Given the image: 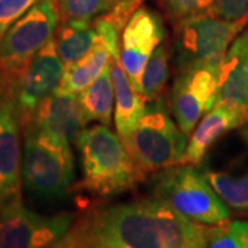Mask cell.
<instances>
[{"label": "cell", "instance_id": "14", "mask_svg": "<svg viewBox=\"0 0 248 248\" xmlns=\"http://www.w3.org/2000/svg\"><path fill=\"white\" fill-rule=\"evenodd\" d=\"M28 123L72 143L87 128L89 120L76 94L57 90L39 104Z\"/></svg>", "mask_w": 248, "mask_h": 248}, {"label": "cell", "instance_id": "5", "mask_svg": "<svg viewBox=\"0 0 248 248\" xmlns=\"http://www.w3.org/2000/svg\"><path fill=\"white\" fill-rule=\"evenodd\" d=\"M247 25L248 17L228 21L213 14L189 18L177 24L172 43L177 72L192 68L219 72L228 48Z\"/></svg>", "mask_w": 248, "mask_h": 248}, {"label": "cell", "instance_id": "25", "mask_svg": "<svg viewBox=\"0 0 248 248\" xmlns=\"http://www.w3.org/2000/svg\"><path fill=\"white\" fill-rule=\"evenodd\" d=\"M37 0H0V40Z\"/></svg>", "mask_w": 248, "mask_h": 248}, {"label": "cell", "instance_id": "24", "mask_svg": "<svg viewBox=\"0 0 248 248\" xmlns=\"http://www.w3.org/2000/svg\"><path fill=\"white\" fill-rule=\"evenodd\" d=\"M160 7L175 25L204 14H211L214 0H157Z\"/></svg>", "mask_w": 248, "mask_h": 248}, {"label": "cell", "instance_id": "9", "mask_svg": "<svg viewBox=\"0 0 248 248\" xmlns=\"http://www.w3.org/2000/svg\"><path fill=\"white\" fill-rule=\"evenodd\" d=\"M76 214L40 215L25 207L22 199L0 208V248H55L69 232Z\"/></svg>", "mask_w": 248, "mask_h": 248}, {"label": "cell", "instance_id": "8", "mask_svg": "<svg viewBox=\"0 0 248 248\" xmlns=\"http://www.w3.org/2000/svg\"><path fill=\"white\" fill-rule=\"evenodd\" d=\"M197 167L229 210L248 213V123L215 142Z\"/></svg>", "mask_w": 248, "mask_h": 248}, {"label": "cell", "instance_id": "17", "mask_svg": "<svg viewBox=\"0 0 248 248\" xmlns=\"http://www.w3.org/2000/svg\"><path fill=\"white\" fill-rule=\"evenodd\" d=\"M112 60L109 63L110 78L115 89V125L123 143L137 128L143 116L146 101L134 89L133 83L120 61V43L110 47Z\"/></svg>", "mask_w": 248, "mask_h": 248}, {"label": "cell", "instance_id": "28", "mask_svg": "<svg viewBox=\"0 0 248 248\" xmlns=\"http://www.w3.org/2000/svg\"><path fill=\"white\" fill-rule=\"evenodd\" d=\"M4 94H7V90H6V84H4L3 72H1V68H0V97H3Z\"/></svg>", "mask_w": 248, "mask_h": 248}, {"label": "cell", "instance_id": "11", "mask_svg": "<svg viewBox=\"0 0 248 248\" xmlns=\"http://www.w3.org/2000/svg\"><path fill=\"white\" fill-rule=\"evenodd\" d=\"M217 94V71L192 68L178 72L171 89V113L186 135H190L203 116L215 107Z\"/></svg>", "mask_w": 248, "mask_h": 248}, {"label": "cell", "instance_id": "4", "mask_svg": "<svg viewBox=\"0 0 248 248\" xmlns=\"http://www.w3.org/2000/svg\"><path fill=\"white\" fill-rule=\"evenodd\" d=\"M153 197L177 213L202 225L228 221L231 210L205 179L197 166L175 164L155 171L151 178Z\"/></svg>", "mask_w": 248, "mask_h": 248}, {"label": "cell", "instance_id": "20", "mask_svg": "<svg viewBox=\"0 0 248 248\" xmlns=\"http://www.w3.org/2000/svg\"><path fill=\"white\" fill-rule=\"evenodd\" d=\"M78 97L89 123L97 122L109 127L115 117V89L109 66Z\"/></svg>", "mask_w": 248, "mask_h": 248}, {"label": "cell", "instance_id": "13", "mask_svg": "<svg viewBox=\"0 0 248 248\" xmlns=\"http://www.w3.org/2000/svg\"><path fill=\"white\" fill-rule=\"evenodd\" d=\"M17 107L10 94L0 97V208L22 199V138Z\"/></svg>", "mask_w": 248, "mask_h": 248}, {"label": "cell", "instance_id": "27", "mask_svg": "<svg viewBox=\"0 0 248 248\" xmlns=\"http://www.w3.org/2000/svg\"><path fill=\"white\" fill-rule=\"evenodd\" d=\"M142 1L143 0H117L115 7L107 13V16L123 31L125 22L131 17L134 11L142 6Z\"/></svg>", "mask_w": 248, "mask_h": 248}, {"label": "cell", "instance_id": "6", "mask_svg": "<svg viewBox=\"0 0 248 248\" xmlns=\"http://www.w3.org/2000/svg\"><path fill=\"white\" fill-rule=\"evenodd\" d=\"M187 141V135L170 116L166 98L161 95L146 102L142 119L124 146L143 172H155L181 164Z\"/></svg>", "mask_w": 248, "mask_h": 248}, {"label": "cell", "instance_id": "12", "mask_svg": "<svg viewBox=\"0 0 248 248\" xmlns=\"http://www.w3.org/2000/svg\"><path fill=\"white\" fill-rule=\"evenodd\" d=\"M163 18L155 10L140 6L125 22L120 35V61L133 83L141 94L143 69L153 51L166 39Z\"/></svg>", "mask_w": 248, "mask_h": 248}, {"label": "cell", "instance_id": "15", "mask_svg": "<svg viewBox=\"0 0 248 248\" xmlns=\"http://www.w3.org/2000/svg\"><path fill=\"white\" fill-rule=\"evenodd\" d=\"M248 123V113L229 104H215L190 134L181 164L199 166L214 143L225 134Z\"/></svg>", "mask_w": 248, "mask_h": 248}, {"label": "cell", "instance_id": "3", "mask_svg": "<svg viewBox=\"0 0 248 248\" xmlns=\"http://www.w3.org/2000/svg\"><path fill=\"white\" fill-rule=\"evenodd\" d=\"M22 128V185L42 200H58L75 182L71 142L28 123Z\"/></svg>", "mask_w": 248, "mask_h": 248}, {"label": "cell", "instance_id": "19", "mask_svg": "<svg viewBox=\"0 0 248 248\" xmlns=\"http://www.w3.org/2000/svg\"><path fill=\"white\" fill-rule=\"evenodd\" d=\"M110 60H112V51L99 36V42L97 46L86 57H83L71 66L65 68V73L58 91L79 95L83 90L89 87L107 69L110 63Z\"/></svg>", "mask_w": 248, "mask_h": 248}, {"label": "cell", "instance_id": "2", "mask_svg": "<svg viewBox=\"0 0 248 248\" xmlns=\"http://www.w3.org/2000/svg\"><path fill=\"white\" fill-rule=\"evenodd\" d=\"M83 178L75 187L91 195L110 197L138 185L145 174L134 161L120 137L108 125L95 124L83 130L76 140Z\"/></svg>", "mask_w": 248, "mask_h": 248}, {"label": "cell", "instance_id": "26", "mask_svg": "<svg viewBox=\"0 0 248 248\" xmlns=\"http://www.w3.org/2000/svg\"><path fill=\"white\" fill-rule=\"evenodd\" d=\"M211 14L228 21L248 17V0H214Z\"/></svg>", "mask_w": 248, "mask_h": 248}, {"label": "cell", "instance_id": "10", "mask_svg": "<svg viewBox=\"0 0 248 248\" xmlns=\"http://www.w3.org/2000/svg\"><path fill=\"white\" fill-rule=\"evenodd\" d=\"M63 73L65 65L54 37L28 62L11 90L21 125L31 120L43 99L60 89Z\"/></svg>", "mask_w": 248, "mask_h": 248}, {"label": "cell", "instance_id": "18", "mask_svg": "<svg viewBox=\"0 0 248 248\" xmlns=\"http://www.w3.org/2000/svg\"><path fill=\"white\" fill-rule=\"evenodd\" d=\"M99 42L94 19H62L55 33V45L65 68L81 60Z\"/></svg>", "mask_w": 248, "mask_h": 248}, {"label": "cell", "instance_id": "7", "mask_svg": "<svg viewBox=\"0 0 248 248\" xmlns=\"http://www.w3.org/2000/svg\"><path fill=\"white\" fill-rule=\"evenodd\" d=\"M61 22L58 0H37L0 40V68L7 94L36 54L55 37Z\"/></svg>", "mask_w": 248, "mask_h": 248}, {"label": "cell", "instance_id": "23", "mask_svg": "<svg viewBox=\"0 0 248 248\" xmlns=\"http://www.w3.org/2000/svg\"><path fill=\"white\" fill-rule=\"evenodd\" d=\"M117 0H58L62 19H94L113 9Z\"/></svg>", "mask_w": 248, "mask_h": 248}, {"label": "cell", "instance_id": "22", "mask_svg": "<svg viewBox=\"0 0 248 248\" xmlns=\"http://www.w3.org/2000/svg\"><path fill=\"white\" fill-rule=\"evenodd\" d=\"M205 248H248V219H228L208 228Z\"/></svg>", "mask_w": 248, "mask_h": 248}, {"label": "cell", "instance_id": "21", "mask_svg": "<svg viewBox=\"0 0 248 248\" xmlns=\"http://www.w3.org/2000/svg\"><path fill=\"white\" fill-rule=\"evenodd\" d=\"M170 58L169 46L161 43L146 63L141 79V95L146 102H152L163 95L169 79Z\"/></svg>", "mask_w": 248, "mask_h": 248}, {"label": "cell", "instance_id": "1", "mask_svg": "<svg viewBox=\"0 0 248 248\" xmlns=\"http://www.w3.org/2000/svg\"><path fill=\"white\" fill-rule=\"evenodd\" d=\"M207 229L152 196L76 215L55 248H205Z\"/></svg>", "mask_w": 248, "mask_h": 248}, {"label": "cell", "instance_id": "16", "mask_svg": "<svg viewBox=\"0 0 248 248\" xmlns=\"http://www.w3.org/2000/svg\"><path fill=\"white\" fill-rule=\"evenodd\" d=\"M217 104H229L248 113V25L233 40L222 60Z\"/></svg>", "mask_w": 248, "mask_h": 248}]
</instances>
